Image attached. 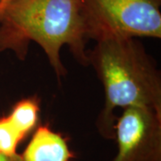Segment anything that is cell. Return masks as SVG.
<instances>
[{"mask_svg": "<svg viewBox=\"0 0 161 161\" xmlns=\"http://www.w3.org/2000/svg\"><path fill=\"white\" fill-rule=\"evenodd\" d=\"M81 0H8L0 15V52L25 60L31 42L44 50L58 79L67 72L60 51L69 47L76 61L89 65Z\"/></svg>", "mask_w": 161, "mask_h": 161, "instance_id": "cell-1", "label": "cell"}, {"mask_svg": "<svg viewBox=\"0 0 161 161\" xmlns=\"http://www.w3.org/2000/svg\"><path fill=\"white\" fill-rule=\"evenodd\" d=\"M88 57L105 92L104 107L96 122L101 136L115 139L118 108L146 107L161 112L160 72L139 40L98 41Z\"/></svg>", "mask_w": 161, "mask_h": 161, "instance_id": "cell-2", "label": "cell"}, {"mask_svg": "<svg viewBox=\"0 0 161 161\" xmlns=\"http://www.w3.org/2000/svg\"><path fill=\"white\" fill-rule=\"evenodd\" d=\"M161 0H81L87 40L161 39Z\"/></svg>", "mask_w": 161, "mask_h": 161, "instance_id": "cell-3", "label": "cell"}, {"mask_svg": "<svg viewBox=\"0 0 161 161\" xmlns=\"http://www.w3.org/2000/svg\"><path fill=\"white\" fill-rule=\"evenodd\" d=\"M118 151L113 161H161V112L146 107L124 109L115 126Z\"/></svg>", "mask_w": 161, "mask_h": 161, "instance_id": "cell-4", "label": "cell"}, {"mask_svg": "<svg viewBox=\"0 0 161 161\" xmlns=\"http://www.w3.org/2000/svg\"><path fill=\"white\" fill-rule=\"evenodd\" d=\"M21 157L23 161H69L73 153L61 134L41 125L35 131Z\"/></svg>", "mask_w": 161, "mask_h": 161, "instance_id": "cell-5", "label": "cell"}, {"mask_svg": "<svg viewBox=\"0 0 161 161\" xmlns=\"http://www.w3.org/2000/svg\"><path fill=\"white\" fill-rule=\"evenodd\" d=\"M25 134L7 115L0 117V153L6 156L17 154L16 149Z\"/></svg>", "mask_w": 161, "mask_h": 161, "instance_id": "cell-6", "label": "cell"}, {"mask_svg": "<svg viewBox=\"0 0 161 161\" xmlns=\"http://www.w3.org/2000/svg\"><path fill=\"white\" fill-rule=\"evenodd\" d=\"M0 161H23V159L18 153L14 156H6L0 153Z\"/></svg>", "mask_w": 161, "mask_h": 161, "instance_id": "cell-7", "label": "cell"}, {"mask_svg": "<svg viewBox=\"0 0 161 161\" xmlns=\"http://www.w3.org/2000/svg\"><path fill=\"white\" fill-rule=\"evenodd\" d=\"M7 2H8V0H0V15L4 10V8L6 7Z\"/></svg>", "mask_w": 161, "mask_h": 161, "instance_id": "cell-8", "label": "cell"}]
</instances>
